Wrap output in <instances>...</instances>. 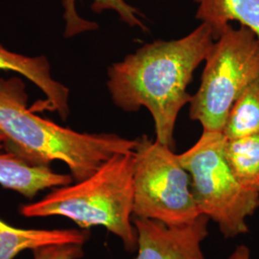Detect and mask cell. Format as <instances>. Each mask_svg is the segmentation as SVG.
<instances>
[{"label": "cell", "mask_w": 259, "mask_h": 259, "mask_svg": "<svg viewBox=\"0 0 259 259\" xmlns=\"http://www.w3.org/2000/svg\"><path fill=\"white\" fill-rule=\"evenodd\" d=\"M215 38L204 23L179 39L155 40L108 69L113 104L134 112L146 108L155 123L156 140L172 149L177 118L192 95L188 84L204 63Z\"/></svg>", "instance_id": "1"}, {"label": "cell", "mask_w": 259, "mask_h": 259, "mask_svg": "<svg viewBox=\"0 0 259 259\" xmlns=\"http://www.w3.org/2000/svg\"><path fill=\"white\" fill-rule=\"evenodd\" d=\"M26 85L19 77H0V133L4 147L33 165L62 161L75 182L92 176L110 158L133 152L138 139L116 134L79 133L28 109Z\"/></svg>", "instance_id": "2"}, {"label": "cell", "mask_w": 259, "mask_h": 259, "mask_svg": "<svg viewBox=\"0 0 259 259\" xmlns=\"http://www.w3.org/2000/svg\"><path fill=\"white\" fill-rule=\"evenodd\" d=\"M134 151L117 154L92 176L52 189L35 203L20 208L22 216H62L80 229L103 227L122 242L128 251L138 249L134 224Z\"/></svg>", "instance_id": "3"}, {"label": "cell", "mask_w": 259, "mask_h": 259, "mask_svg": "<svg viewBox=\"0 0 259 259\" xmlns=\"http://www.w3.org/2000/svg\"><path fill=\"white\" fill-rule=\"evenodd\" d=\"M225 142L222 132L204 131L179 158L201 214L218 226L224 237L235 238L249 232L247 220L259 208V193L244 188L232 174Z\"/></svg>", "instance_id": "4"}, {"label": "cell", "mask_w": 259, "mask_h": 259, "mask_svg": "<svg viewBox=\"0 0 259 259\" xmlns=\"http://www.w3.org/2000/svg\"><path fill=\"white\" fill-rule=\"evenodd\" d=\"M204 63L189 116L204 131L223 133L233 104L259 77V38L249 28L230 24L214 40Z\"/></svg>", "instance_id": "5"}, {"label": "cell", "mask_w": 259, "mask_h": 259, "mask_svg": "<svg viewBox=\"0 0 259 259\" xmlns=\"http://www.w3.org/2000/svg\"><path fill=\"white\" fill-rule=\"evenodd\" d=\"M134 216L182 226L201 212L191 189L190 177L172 149L147 136L134 150Z\"/></svg>", "instance_id": "6"}, {"label": "cell", "mask_w": 259, "mask_h": 259, "mask_svg": "<svg viewBox=\"0 0 259 259\" xmlns=\"http://www.w3.org/2000/svg\"><path fill=\"white\" fill-rule=\"evenodd\" d=\"M209 221L204 214L182 226L135 218L138 252L134 259H206L203 244L209 234Z\"/></svg>", "instance_id": "7"}, {"label": "cell", "mask_w": 259, "mask_h": 259, "mask_svg": "<svg viewBox=\"0 0 259 259\" xmlns=\"http://www.w3.org/2000/svg\"><path fill=\"white\" fill-rule=\"evenodd\" d=\"M0 70L12 71L23 76L37 87L47 97L40 110L55 111L63 120L69 113V89L55 80L46 56L21 55L13 52L0 42Z\"/></svg>", "instance_id": "8"}, {"label": "cell", "mask_w": 259, "mask_h": 259, "mask_svg": "<svg viewBox=\"0 0 259 259\" xmlns=\"http://www.w3.org/2000/svg\"><path fill=\"white\" fill-rule=\"evenodd\" d=\"M70 174L55 172L50 166L33 165L7 151L0 142V185L18 192L27 199H33L47 189L70 185Z\"/></svg>", "instance_id": "9"}, {"label": "cell", "mask_w": 259, "mask_h": 259, "mask_svg": "<svg viewBox=\"0 0 259 259\" xmlns=\"http://www.w3.org/2000/svg\"><path fill=\"white\" fill-rule=\"evenodd\" d=\"M89 238L88 230L21 229L0 219V259H15L24 250H34L50 245H84Z\"/></svg>", "instance_id": "10"}, {"label": "cell", "mask_w": 259, "mask_h": 259, "mask_svg": "<svg viewBox=\"0 0 259 259\" xmlns=\"http://www.w3.org/2000/svg\"><path fill=\"white\" fill-rule=\"evenodd\" d=\"M196 18L208 25L216 39L232 21L249 28L259 38V0H194Z\"/></svg>", "instance_id": "11"}, {"label": "cell", "mask_w": 259, "mask_h": 259, "mask_svg": "<svg viewBox=\"0 0 259 259\" xmlns=\"http://www.w3.org/2000/svg\"><path fill=\"white\" fill-rule=\"evenodd\" d=\"M225 156L238 183L259 193V134L226 139Z\"/></svg>", "instance_id": "12"}, {"label": "cell", "mask_w": 259, "mask_h": 259, "mask_svg": "<svg viewBox=\"0 0 259 259\" xmlns=\"http://www.w3.org/2000/svg\"><path fill=\"white\" fill-rule=\"evenodd\" d=\"M63 6L65 9V37H74L98 28L95 22L87 20L79 16L76 10V0H63ZM92 9L94 13L113 11L130 27H139L142 30H147L142 21L141 13L125 0H93Z\"/></svg>", "instance_id": "13"}, {"label": "cell", "mask_w": 259, "mask_h": 259, "mask_svg": "<svg viewBox=\"0 0 259 259\" xmlns=\"http://www.w3.org/2000/svg\"><path fill=\"white\" fill-rule=\"evenodd\" d=\"M223 134L227 139L259 134V77L233 104Z\"/></svg>", "instance_id": "14"}, {"label": "cell", "mask_w": 259, "mask_h": 259, "mask_svg": "<svg viewBox=\"0 0 259 259\" xmlns=\"http://www.w3.org/2000/svg\"><path fill=\"white\" fill-rule=\"evenodd\" d=\"M34 259H81L83 256V245L61 244L50 245L33 250Z\"/></svg>", "instance_id": "15"}, {"label": "cell", "mask_w": 259, "mask_h": 259, "mask_svg": "<svg viewBox=\"0 0 259 259\" xmlns=\"http://www.w3.org/2000/svg\"><path fill=\"white\" fill-rule=\"evenodd\" d=\"M227 259H250V250L245 245L237 246Z\"/></svg>", "instance_id": "16"}, {"label": "cell", "mask_w": 259, "mask_h": 259, "mask_svg": "<svg viewBox=\"0 0 259 259\" xmlns=\"http://www.w3.org/2000/svg\"><path fill=\"white\" fill-rule=\"evenodd\" d=\"M4 141H5V138H4V136L0 133V142H2V143H3Z\"/></svg>", "instance_id": "17"}]
</instances>
